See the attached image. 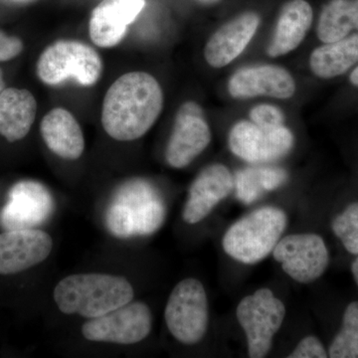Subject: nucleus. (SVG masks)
Returning <instances> with one entry per match:
<instances>
[{
	"instance_id": "obj_1",
	"label": "nucleus",
	"mask_w": 358,
	"mask_h": 358,
	"mask_svg": "<svg viewBox=\"0 0 358 358\" xmlns=\"http://www.w3.org/2000/svg\"><path fill=\"white\" fill-rule=\"evenodd\" d=\"M164 108V93L154 76L145 72L122 75L103 99L102 124L117 141H133L152 128Z\"/></svg>"
},
{
	"instance_id": "obj_2",
	"label": "nucleus",
	"mask_w": 358,
	"mask_h": 358,
	"mask_svg": "<svg viewBox=\"0 0 358 358\" xmlns=\"http://www.w3.org/2000/svg\"><path fill=\"white\" fill-rule=\"evenodd\" d=\"M131 282L122 275L80 273L63 278L56 285L53 299L64 315L90 320L134 300Z\"/></svg>"
},
{
	"instance_id": "obj_3",
	"label": "nucleus",
	"mask_w": 358,
	"mask_h": 358,
	"mask_svg": "<svg viewBox=\"0 0 358 358\" xmlns=\"http://www.w3.org/2000/svg\"><path fill=\"white\" fill-rule=\"evenodd\" d=\"M166 207L155 186L133 179L117 190L107 213L110 233L120 238L148 236L162 227Z\"/></svg>"
},
{
	"instance_id": "obj_4",
	"label": "nucleus",
	"mask_w": 358,
	"mask_h": 358,
	"mask_svg": "<svg viewBox=\"0 0 358 358\" xmlns=\"http://www.w3.org/2000/svg\"><path fill=\"white\" fill-rule=\"evenodd\" d=\"M288 225L282 209L264 206L252 211L228 228L224 234V252L235 261L254 265L274 251Z\"/></svg>"
},
{
	"instance_id": "obj_5",
	"label": "nucleus",
	"mask_w": 358,
	"mask_h": 358,
	"mask_svg": "<svg viewBox=\"0 0 358 358\" xmlns=\"http://www.w3.org/2000/svg\"><path fill=\"white\" fill-rule=\"evenodd\" d=\"M103 62L95 49L76 40H60L47 47L37 62V75L44 84L55 86L74 79L93 86L100 79Z\"/></svg>"
},
{
	"instance_id": "obj_6",
	"label": "nucleus",
	"mask_w": 358,
	"mask_h": 358,
	"mask_svg": "<svg viewBox=\"0 0 358 358\" xmlns=\"http://www.w3.org/2000/svg\"><path fill=\"white\" fill-rule=\"evenodd\" d=\"M164 320L176 341L194 345L204 338L209 324V305L203 284L194 278L174 287L164 308Z\"/></svg>"
},
{
	"instance_id": "obj_7",
	"label": "nucleus",
	"mask_w": 358,
	"mask_h": 358,
	"mask_svg": "<svg viewBox=\"0 0 358 358\" xmlns=\"http://www.w3.org/2000/svg\"><path fill=\"white\" fill-rule=\"evenodd\" d=\"M236 317L246 334L249 357L263 358L270 352L275 336L281 329L286 307L270 289H259L242 299Z\"/></svg>"
},
{
	"instance_id": "obj_8",
	"label": "nucleus",
	"mask_w": 358,
	"mask_h": 358,
	"mask_svg": "<svg viewBox=\"0 0 358 358\" xmlns=\"http://www.w3.org/2000/svg\"><path fill=\"white\" fill-rule=\"evenodd\" d=\"M152 329V313L147 303L131 301L94 319L81 327L86 341L92 343L131 345L145 341Z\"/></svg>"
},
{
	"instance_id": "obj_9",
	"label": "nucleus",
	"mask_w": 358,
	"mask_h": 358,
	"mask_svg": "<svg viewBox=\"0 0 358 358\" xmlns=\"http://www.w3.org/2000/svg\"><path fill=\"white\" fill-rule=\"evenodd\" d=\"M282 271L294 281L310 284L326 272L329 252L324 240L315 233H300L282 238L273 251Z\"/></svg>"
},
{
	"instance_id": "obj_10",
	"label": "nucleus",
	"mask_w": 358,
	"mask_h": 358,
	"mask_svg": "<svg viewBox=\"0 0 358 358\" xmlns=\"http://www.w3.org/2000/svg\"><path fill=\"white\" fill-rule=\"evenodd\" d=\"M294 136L286 127L265 128L253 122H237L231 129V152L250 164H267L282 159L294 147Z\"/></svg>"
},
{
	"instance_id": "obj_11",
	"label": "nucleus",
	"mask_w": 358,
	"mask_h": 358,
	"mask_svg": "<svg viewBox=\"0 0 358 358\" xmlns=\"http://www.w3.org/2000/svg\"><path fill=\"white\" fill-rule=\"evenodd\" d=\"M211 131L199 103L188 101L181 105L167 143L166 159L173 169H185L206 150Z\"/></svg>"
},
{
	"instance_id": "obj_12",
	"label": "nucleus",
	"mask_w": 358,
	"mask_h": 358,
	"mask_svg": "<svg viewBox=\"0 0 358 358\" xmlns=\"http://www.w3.org/2000/svg\"><path fill=\"white\" fill-rule=\"evenodd\" d=\"M53 239L37 228L6 230L0 234V275H15L48 259Z\"/></svg>"
},
{
	"instance_id": "obj_13",
	"label": "nucleus",
	"mask_w": 358,
	"mask_h": 358,
	"mask_svg": "<svg viewBox=\"0 0 358 358\" xmlns=\"http://www.w3.org/2000/svg\"><path fill=\"white\" fill-rule=\"evenodd\" d=\"M53 199L49 190L34 180H22L8 193V201L0 212V224L6 230L36 228L49 217Z\"/></svg>"
},
{
	"instance_id": "obj_14",
	"label": "nucleus",
	"mask_w": 358,
	"mask_h": 358,
	"mask_svg": "<svg viewBox=\"0 0 358 358\" xmlns=\"http://www.w3.org/2000/svg\"><path fill=\"white\" fill-rule=\"evenodd\" d=\"M234 188V178L228 167L214 164L205 167L193 180L183 207L182 219L195 225L203 221Z\"/></svg>"
},
{
	"instance_id": "obj_15",
	"label": "nucleus",
	"mask_w": 358,
	"mask_h": 358,
	"mask_svg": "<svg viewBox=\"0 0 358 358\" xmlns=\"http://www.w3.org/2000/svg\"><path fill=\"white\" fill-rule=\"evenodd\" d=\"M228 91L235 99L268 96L284 100L294 95L296 83L288 71L279 66H252L238 70L230 78Z\"/></svg>"
},
{
	"instance_id": "obj_16",
	"label": "nucleus",
	"mask_w": 358,
	"mask_h": 358,
	"mask_svg": "<svg viewBox=\"0 0 358 358\" xmlns=\"http://www.w3.org/2000/svg\"><path fill=\"white\" fill-rule=\"evenodd\" d=\"M260 16L248 11L221 26L207 41L204 49L206 62L213 68H223L239 57L255 36Z\"/></svg>"
},
{
	"instance_id": "obj_17",
	"label": "nucleus",
	"mask_w": 358,
	"mask_h": 358,
	"mask_svg": "<svg viewBox=\"0 0 358 358\" xmlns=\"http://www.w3.org/2000/svg\"><path fill=\"white\" fill-rule=\"evenodd\" d=\"M145 6V0H103L90 20L92 41L102 48L119 44Z\"/></svg>"
},
{
	"instance_id": "obj_18",
	"label": "nucleus",
	"mask_w": 358,
	"mask_h": 358,
	"mask_svg": "<svg viewBox=\"0 0 358 358\" xmlns=\"http://www.w3.org/2000/svg\"><path fill=\"white\" fill-rule=\"evenodd\" d=\"M40 133L47 148L61 159L76 160L83 155V131L69 110L55 108L47 113L40 124Z\"/></svg>"
},
{
	"instance_id": "obj_19",
	"label": "nucleus",
	"mask_w": 358,
	"mask_h": 358,
	"mask_svg": "<svg viewBox=\"0 0 358 358\" xmlns=\"http://www.w3.org/2000/svg\"><path fill=\"white\" fill-rule=\"evenodd\" d=\"M313 20L312 6L306 0H291L282 6L267 52L280 57L300 46Z\"/></svg>"
},
{
	"instance_id": "obj_20",
	"label": "nucleus",
	"mask_w": 358,
	"mask_h": 358,
	"mask_svg": "<svg viewBox=\"0 0 358 358\" xmlns=\"http://www.w3.org/2000/svg\"><path fill=\"white\" fill-rule=\"evenodd\" d=\"M37 113V102L28 90L6 88L0 93V134L9 143L23 140Z\"/></svg>"
},
{
	"instance_id": "obj_21",
	"label": "nucleus",
	"mask_w": 358,
	"mask_h": 358,
	"mask_svg": "<svg viewBox=\"0 0 358 358\" xmlns=\"http://www.w3.org/2000/svg\"><path fill=\"white\" fill-rule=\"evenodd\" d=\"M358 63V33L329 42L313 50L310 66L313 74L331 79L348 72Z\"/></svg>"
},
{
	"instance_id": "obj_22",
	"label": "nucleus",
	"mask_w": 358,
	"mask_h": 358,
	"mask_svg": "<svg viewBox=\"0 0 358 358\" xmlns=\"http://www.w3.org/2000/svg\"><path fill=\"white\" fill-rule=\"evenodd\" d=\"M352 31H358V0H331L320 13L317 37L329 43Z\"/></svg>"
},
{
	"instance_id": "obj_23",
	"label": "nucleus",
	"mask_w": 358,
	"mask_h": 358,
	"mask_svg": "<svg viewBox=\"0 0 358 358\" xmlns=\"http://www.w3.org/2000/svg\"><path fill=\"white\" fill-rule=\"evenodd\" d=\"M288 180L286 171L278 167H247L234 178L236 197L242 203L252 204L265 193L281 187Z\"/></svg>"
},
{
	"instance_id": "obj_24",
	"label": "nucleus",
	"mask_w": 358,
	"mask_h": 358,
	"mask_svg": "<svg viewBox=\"0 0 358 358\" xmlns=\"http://www.w3.org/2000/svg\"><path fill=\"white\" fill-rule=\"evenodd\" d=\"M329 357L358 358V301L345 308L341 331L329 346Z\"/></svg>"
},
{
	"instance_id": "obj_25",
	"label": "nucleus",
	"mask_w": 358,
	"mask_h": 358,
	"mask_svg": "<svg viewBox=\"0 0 358 358\" xmlns=\"http://www.w3.org/2000/svg\"><path fill=\"white\" fill-rule=\"evenodd\" d=\"M331 229L346 251L358 255V202L348 205L334 219Z\"/></svg>"
},
{
	"instance_id": "obj_26",
	"label": "nucleus",
	"mask_w": 358,
	"mask_h": 358,
	"mask_svg": "<svg viewBox=\"0 0 358 358\" xmlns=\"http://www.w3.org/2000/svg\"><path fill=\"white\" fill-rule=\"evenodd\" d=\"M250 117L254 124L265 128H275L284 124V114L279 108L263 103L254 107L250 112Z\"/></svg>"
},
{
	"instance_id": "obj_27",
	"label": "nucleus",
	"mask_w": 358,
	"mask_h": 358,
	"mask_svg": "<svg viewBox=\"0 0 358 358\" xmlns=\"http://www.w3.org/2000/svg\"><path fill=\"white\" fill-rule=\"evenodd\" d=\"M289 358H327V352L322 341L317 336H308L301 338L293 352L289 353Z\"/></svg>"
},
{
	"instance_id": "obj_28",
	"label": "nucleus",
	"mask_w": 358,
	"mask_h": 358,
	"mask_svg": "<svg viewBox=\"0 0 358 358\" xmlns=\"http://www.w3.org/2000/svg\"><path fill=\"white\" fill-rule=\"evenodd\" d=\"M23 50L21 39L16 36H9L6 32L0 31V62L13 60Z\"/></svg>"
},
{
	"instance_id": "obj_29",
	"label": "nucleus",
	"mask_w": 358,
	"mask_h": 358,
	"mask_svg": "<svg viewBox=\"0 0 358 358\" xmlns=\"http://www.w3.org/2000/svg\"><path fill=\"white\" fill-rule=\"evenodd\" d=\"M0 1L6 2V3L17 4V6H26V4L32 3L36 0H0Z\"/></svg>"
},
{
	"instance_id": "obj_30",
	"label": "nucleus",
	"mask_w": 358,
	"mask_h": 358,
	"mask_svg": "<svg viewBox=\"0 0 358 358\" xmlns=\"http://www.w3.org/2000/svg\"><path fill=\"white\" fill-rule=\"evenodd\" d=\"M352 272L353 278H355V281L357 282L358 287V257L355 259V262L352 263Z\"/></svg>"
},
{
	"instance_id": "obj_31",
	"label": "nucleus",
	"mask_w": 358,
	"mask_h": 358,
	"mask_svg": "<svg viewBox=\"0 0 358 358\" xmlns=\"http://www.w3.org/2000/svg\"><path fill=\"white\" fill-rule=\"evenodd\" d=\"M350 83H352L353 86L358 87V66L352 71L350 76Z\"/></svg>"
},
{
	"instance_id": "obj_32",
	"label": "nucleus",
	"mask_w": 358,
	"mask_h": 358,
	"mask_svg": "<svg viewBox=\"0 0 358 358\" xmlns=\"http://www.w3.org/2000/svg\"><path fill=\"white\" fill-rule=\"evenodd\" d=\"M196 1L203 6H213V4L218 3L220 0H196Z\"/></svg>"
},
{
	"instance_id": "obj_33",
	"label": "nucleus",
	"mask_w": 358,
	"mask_h": 358,
	"mask_svg": "<svg viewBox=\"0 0 358 358\" xmlns=\"http://www.w3.org/2000/svg\"><path fill=\"white\" fill-rule=\"evenodd\" d=\"M4 89H6V82H4L3 79V72L0 69V93H1Z\"/></svg>"
}]
</instances>
